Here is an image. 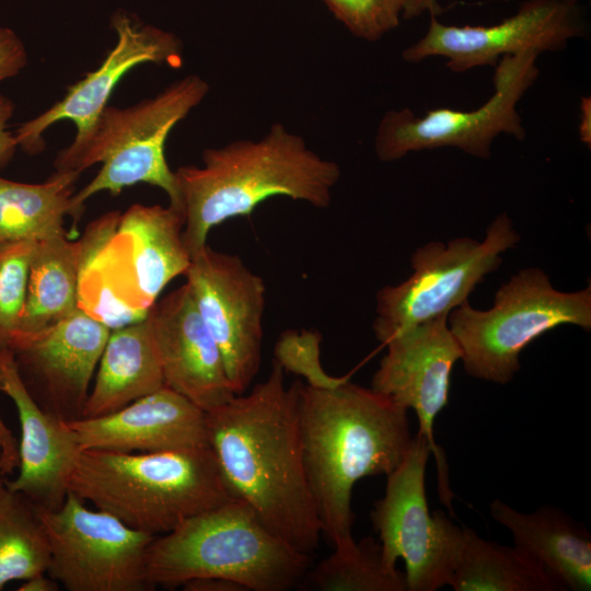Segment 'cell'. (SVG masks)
Segmentation results:
<instances>
[{
  "label": "cell",
  "instance_id": "obj_1",
  "mask_svg": "<svg viewBox=\"0 0 591 591\" xmlns=\"http://www.w3.org/2000/svg\"><path fill=\"white\" fill-rule=\"evenodd\" d=\"M300 382L287 387L283 368L275 361L248 394L206 412V429L232 494L274 535L312 556L322 531L303 464Z\"/></svg>",
  "mask_w": 591,
  "mask_h": 591
},
{
  "label": "cell",
  "instance_id": "obj_2",
  "mask_svg": "<svg viewBox=\"0 0 591 591\" xmlns=\"http://www.w3.org/2000/svg\"><path fill=\"white\" fill-rule=\"evenodd\" d=\"M299 426L303 464L322 534L334 551L354 547L351 494L367 476L389 475L413 437L407 409L371 387L349 381L333 387L300 382Z\"/></svg>",
  "mask_w": 591,
  "mask_h": 591
},
{
  "label": "cell",
  "instance_id": "obj_3",
  "mask_svg": "<svg viewBox=\"0 0 591 591\" xmlns=\"http://www.w3.org/2000/svg\"><path fill=\"white\" fill-rule=\"evenodd\" d=\"M340 174L337 163L320 157L281 124L258 140L205 150L202 166L175 171L185 215L183 241L190 258L207 246L213 227L248 216L269 197L327 208Z\"/></svg>",
  "mask_w": 591,
  "mask_h": 591
},
{
  "label": "cell",
  "instance_id": "obj_4",
  "mask_svg": "<svg viewBox=\"0 0 591 591\" xmlns=\"http://www.w3.org/2000/svg\"><path fill=\"white\" fill-rule=\"evenodd\" d=\"M68 491L153 536L237 499L209 447L134 453L81 450Z\"/></svg>",
  "mask_w": 591,
  "mask_h": 591
},
{
  "label": "cell",
  "instance_id": "obj_5",
  "mask_svg": "<svg viewBox=\"0 0 591 591\" xmlns=\"http://www.w3.org/2000/svg\"><path fill=\"white\" fill-rule=\"evenodd\" d=\"M310 560L268 531L246 502L233 499L155 536L146 571L152 589L219 577L247 591H288L298 588Z\"/></svg>",
  "mask_w": 591,
  "mask_h": 591
},
{
  "label": "cell",
  "instance_id": "obj_6",
  "mask_svg": "<svg viewBox=\"0 0 591 591\" xmlns=\"http://www.w3.org/2000/svg\"><path fill=\"white\" fill-rule=\"evenodd\" d=\"M208 91L202 78L189 74L134 106L107 105L89 139L77 149L65 148L54 161L56 171L79 174L102 163L95 177L72 196L73 220L80 218L85 200L96 193L117 195L138 183L162 188L170 206L184 213L175 172L165 159V142L174 126L201 103Z\"/></svg>",
  "mask_w": 591,
  "mask_h": 591
},
{
  "label": "cell",
  "instance_id": "obj_7",
  "mask_svg": "<svg viewBox=\"0 0 591 591\" xmlns=\"http://www.w3.org/2000/svg\"><path fill=\"white\" fill-rule=\"evenodd\" d=\"M461 348L465 372L475 379L507 384L520 369V354L560 325L591 329V288L556 290L540 268H525L502 285L489 310L464 302L448 315Z\"/></svg>",
  "mask_w": 591,
  "mask_h": 591
},
{
  "label": "cell",
  "instance_id": "obj_8",
  "mask_svg": "<svg viewBox=\"0 0 591 591\" xmlns=\"http://www.w3.org/2000/svg\"><path fill=\"white\" fill-rule=\"evenodd\" d=\"M184 224V213L170 205L130 206L81 269L78 296L149 313L164 287L190 265Z\"/></svg>",
  "mask_w": 591,
  "mask_h": 591
},
{
  "label": "cell",
  "instance_id": "obj_9",
  "mask_svg": "<svg viewBox=\"0 0 591 591\" xmlns=\"http://www.w3.org/2000/svg\"><path fill=\"white\" fill-rule=\"evenodd\" d=\"M519 239L511 219L502 213L488 225L483 242L456 237L447 244L432 241L418 247L410 257L413 274L376 294L373 331L378 340L385 344L408 327L449 315L499 267L501 254Z\"/></svg>",
  "mask_w": 591,
  "mask_h": 591
},
{
  "label": "cell",
  "instance_id": "obj_10",
  "mask_svg": "<svg viewBox=\"0 0 591 591\" xmlns=\"http://www.w3.org/2000/svg\"><path fill=\"white\" fill-rule=\"evenodd\" d=\"M538 55L529 50L501 57L495 66V91L476 109L433 108L421 117L409 108L389 111L380 121L374 140L378 158L391 162L409 152L453 147L488 159L491 144L500 134L524 139L517 104L538 76Z\"/></svg>",
  "mask_w": 591,
  "mask_h": 591
},
{
  "label": "cell",
  "instance_id": "obj_11",
  "mask_svg": "<svg viewBox=\"0 0 591 591\" xmlns=\"http://www.w3.org/2000/svg\"><path fill=\"white\" fill-rule=\"evenodd\" d=\"M36 508V507H35ZM49 544L47 573L67 591H147V551L155 537L68 491L53 510L36 508Z\"/></svg>",
  "mask_w": 591,
  "mask_h": 591
},
{
  "label": "cell",
  "instance_id": "obj_12",
  "mask_svg": "<svg viewBox=\"0 0 591 591\" xmlns=\"http://www.w3.org/2000/svg\"><path fill=\"white\" fill-rule=\"evenodd\" d=\"M431 454L426 438L413 437L402 463L386 475L384 496L374 502L371 520L385 563L405 561L408 591L448 586L461 547L463 528L440 510L429 513L425 474Z\"/></svg>",
  "mask_w": 591,
  "mask_h": 591
},
{
  "label": "cell",
  "instance_id": "obj_13",
  "mask_svg": "<svg viewBox=\"0 0 591 591\" xmlns=\"http://www.w3.org/2000/svg\"><path fill=\"white\" fill-rule=\"evenodd\" d=\"M185 276L232 389L243 394L262 362L265 283L237 255L208 245L192 258Z\"/></svg>",
  "mask_w": 591,
  "mask_h": 591
},
{
  "label": "cell",
  "instance_id": "obj_14",
  "mask_svg": "<svg viewBox=\"0 0 591 591\" xmlns=\"http://www.w3.org/2000/svg\"><path fill=\"white\" fill-rule=\"evenodd\" d=\"M385 345L387 352L373 374L371 389L416 413L417 433L426 438L436 457L440 500L453 514L448 464L433 436L436 417L449 402L452 369L462 356L448 315L408 327Z\"/></svg>",
  "mask_w": 591,
  "mask_h": 591
},
{
  "label": "cell",
  "instance_id": "obj_15",
  "mask_svg": "<svg viewBox=\"0 0 591 591\" xmlns=\"http://www.w3.org/2000/svg\"><path fill=\"white\" fill-rule=\"evenodd\" d=\"M586 33L578 5L563 0H526L518 12L490 26H455L430 16L427 33L403 51L409 62L444 57L448 68L463 72L477 67H495L507 55L564 49L568 42Z\"/></svg>",
  "mask_w": 591,
  "mask_h": 591
},
{
  "label": "cell",
  "instance_id": "obj_16",
  "mask_svg": "<svg viewBox=\"0 0 591 591\" xmlns=\"http://www.w3.org/2000/svg\"><path fill=\"white\" fill-rule=\"evenodd\" d=\"M111 328L78 308L37 333L15 335L9 349L27 391L63 421L82 417Z\"/></svg>",
  "mask_w": 591,
  "mask_h": 591
},
{
  "label": "cell",
  "instance_id": "obj_17",
  "mask_svg": "<svg viewBox=\"0 0 591 591\" xmlns=\"http://www.w3.org/2000/svg\"><path fill=\"white\" fill-rule=\"evenodd\" d=\"M111 22L117 39L102 65L70 85L60 101L14 132L18 146L26 153L42 152L43 134L60 120H71L77 127L76 137L67 149L82 146L94 130L115 86L138 65L181 67L182 43L173 33L146 24L126 11L115 12Z\"/></svg>",
  "mask_w": 591,
  "mask_h": 591
},
{
  "label": "cell",
  "instance_id": "obj_18",
  "mask_svg": "<svg viewBox=\"0 0 591 591\" xmlns=\"http://www.w3.org/2000/svg\"><path fill=\"white\" fill-rule=\"evenodd\" d=\"M164 385L209 412L236 395L221 351L204 323L187 283L148 313Z\"/></svg>",
  "mask_w": 591,
  "mask_h": 591
},
{
  "label": "cell",
  "instance_id": "obj_19",
  "mask_svg": "<svg viewBox=\"0 0 591 591\" xmlns=\"http://www.w3.org/2000/svg\"><path fill=\"white\" fill-rule=\"evenodd\" d=\"M0 392L15 405L20 428L19 472L7 486L39 509L59 508L81 451L66 421L45 412L22 381L13 354L0 350Z\"/></svg>",
  "mask_w": 591,
  "mask_h": 591
},
{
  "label": "cell",
  "instance_id": "obj_20",
  "mask_svg": "<svg viewBox=\"0 0 591 591\" xmlns=\"http://www.w3.org/2000/svg\"><path fill=\"white\" fill-rule=\"evenodd\" d=\"M66 422L80 450L134 453L209 447L206 412L165 385L114 413Z\"/></svg>",
  "mask_w": 591,
  "mask_h": 591
},
{
  "label": "cell",
  "instance_id": "obj_21",
  "mask_svg": "<svg viewBox=\"0 0 591 591\" xmlns=\"http://www.w3.org/2000/svg\"><path fill=\"white\" fill-rule=\"evenodd\" d=\"M489 510L511 532L514 546L535 561L560 590L591 589V535L582 524L551 506L522 513L495 499Z\"/></svg>",
  "mask_w": 591,
  "mask_h": 591
},
{
  "label": "cell",
  "instance_id": "obj_22",
  "mask_svg": "<svg viewBox=\"0 0 591 591\" xmlns=\"http://www.w3.org/2000/svg\"><path fill=\"white\" fill-rule=\"evenodd\" d=\"M164 385L148 316L111 331L81 418L114 413Z\"/></svg>",
  "mask_w": 591,
  "mask_h": 591
},
{
  "label": "cell",
  "instance_id": "obj_23",
  "mask_svg": "<svg viewBox=\"0 0 591 591\" xmlns=\"http://www.w3.org/2000/svg\"><path fill=\"white\" fill-rule=\"evenodd\" d=\"M84 263L82 239L70 242L63 235L36 242L30 262L25 305L15 335L37 333L79 308L78 285Z\"/></svg>",
  "mask_w": 591,
  "mask_h": 591
},
{
  "label": "cell",
  "instance_id": "obj_24",
  "mask_svg": "<svg viewBox=\"0 0 591 591\" xmlns=\"http://www.w3.org/2000/svg\"><path fill=\"white\" fill-rule=\"evenodd\" d=\"M79 175L56 171L39 184L0 177V244L67 235L63 219L72 215L71 199Z\"/></svg>",
  "mask_w": 591,
  "mask_h": 591
},
{
  "label": "cell",
  "instance_id": "obj_25",
  "mask_svg": "<svg viewBox=\"0 0 591 591\" xmlns=\"http://www.w3.org/2000/svg\"><path fill=\"white\" fill-rule=\"evenodd\" d=\"M448 586L454 591H555L558 584L515 546L482 538L463 526Z\"/></svg>",
  "mask_w": 591,
  "mask_h": 591
},
{
  "label": "cell",
  "instance_id": "obj_26",
  "mask_svg": "<svg viewBox=\"0 0 591 591\" xmlns=\"http://www.w3.org/2000/svg\"><path fill=\"white\" fill-rule=\"evenodd\" d=\"M49 544L36 508L0 482V590L46 572Z\"/></svg>",
  "mask_w": 591,
  "mask_h": 591
},
{
  "label": "cell",
  "instance_id": "obj_27",
  "mask_svg": "<svg viewBox=\"0 0 591 591\" xmlns=\"http://www.w3.org/2000/svg\"><path fill=\"white\" fill-rule=\"evenodd\" d=\"M314 591H406L404 573L389 566L380 541L368 536L346 552L334 551L311 570L300 584Z\"/></svg>",
  "mask_w": 591,
  "mask_h": 591
},
{
  "label": "cell",
  "instance_id": "obj_28",
  "mask_svg": "<svg viewBox=\"0 0 591 591\" xmlns=\"http://www.w3.org/2000/svg\"><path fill=\"white\" fill-rule=\"evenodd\" d=\"M35 241L0 244V350L9 349L25 305Z\"/></svg>",
  "mask_w": 591,
  "mask_h": 591
},
{
  "label": "cell",
  "instance_id": "obj_29",
  "mask_svg": "<svg viewBox=\"0 0 591 591\" xmlns=\"http://www.w3.org/2000/svg\"><path fill=\"white\" fill-rule=\"evenodd\" d=\"M350 33L378 40L399 23L406 0H323Z\"/></svg>",
  "mask_w": 591,
  "mask_h": 591
},
{
  "label": "cell",
  "instance_id": "obj_30",
  "mask_svg": "<svg viewBox=\"0 0 591 591\" xmlns=\"http://www.w3.org/2000/svg\"><path fill=\"white\" fill-rule=\"evenodd\" d=\"M320 338L312 333L285 335L276 347V361L285 369L301 374L314 387H333L347 376L328 375L320 363Z\"/></svg>",
  "mask_w": 591,
  "mask_h": 591
},
{
  "label": "cell",
  "instance_id": "obj_31",
  "mask_svg": "<svg viewBox=\"0 0 591 591\" xmlns=\"http://www.w3.org/2000/svg\"><path fill=\"white\" fill-rule=\"evenodd\" d=\"M27 63V53L16 33L0 26V82L16 76Z\"/></svg>",
  "mask_w": 591,
  "mask_h": 591
},
{
  "label": "cell",
  "instance_id": "obj_32",
  "mask_svg": "<svg viewBox=\"0 0 591 591\" xmlns=\"http://www.w3.org/2000/svg\"><path fill=\"white\" fill-rule=\"evenodd\" d=\"M13 113V102L9 97L0 94V166L10 162L19 147L14 134L7 129L8 121Z\"/></svg>",
  "mask_w": 591,
  "mask_h": 591
},
{
  "label": "cell",
  "instance_id": "obj_33",
  "mask_svg": "<svg viewBox=\"0 0 591 591\" xmlns=\"http://www.w3.org/2000/svg\"><path fill=\"white\" fill-rule=\"evenodd\" d=\"M0 441H1V470L2 474L10 475L19 466V447L16 441L0 416Z\"/></svg>",
  "mask_w": 591,
  "mask_h": 591
},
{
  "label": "cell",
  "instance_id": "obj_34",
  "mask_svg": "<svg viewBox=\"0 0 591 591\" xmlns=\"http://www.w3.org/2000/svg\"><path fill=\"white\" fill-rule=\"evenodd\" d=\"M182 587L186 591H247L239 582L219 577L192 579Z\"/></svg>",
  "mask_w": 591,
  "mask_h": 591
},
{
  "label": "cell",
  "instance_id": "obj_35",
  "mask_svg": "<svg viewBox=\"0 0 591 591\" xmlns=\"http://www.w3.org/2000/svg\"><path fill=\"white\" fill-rule=\"evenodd\" d=\"M428 12L430 16H438L443 12L438 0H406L402 15L413 19Z\"/></svg>",
  "mask_w": 591,
  "mask_h": 591
},
{
  "label": "cell",
  "instance_id": "obj_36",
  "mask_svg": "<svg viewBox=\"0 0 591 591\" xmlns=\"http://www.w3.org/2000/svg\"><path fill=\"white\" fill-rule=\"evenodd\" d=\"M19 591H57L59 583L47 572L35 575L22 583Z\"/></svg>",
  "mask_w": 591,
  "mask_h": 591
},
{
  "label": "cell",
  "instance_id": "obj_37",
  "mask_svg": "<svg viewBox=\"0 0 591 591\" xmlns=\"http://www.w3.org/2000/svg\"><path fill=\"white\" fill-rule=\"evenodd\" d=\"M581 109H582V119H581V124H580V128H579V131H580V138L581 140L587 143L588 146H590L591 143V129H590V126H591V123H590V118H591V102H590V99H586L583 97L582 99V102H581Z\"/></svg>",
  "mask_w": 591,
  "mask_h": 591
},
{
  "label": "cell",
  "instance_id": "obj_38",
  "mask_svg": "<svg viewBox=\"0 0 591 591\" xmlns=\"http://www.w3.org/2000/svg\"><path fill=\"white\" fill-rule=\"evenodd\" d=\"M4 478L1 470V441H0V482Z\"/></svg>",
  "mask_w": 591,
  "mask_h": 591
},
{
  "label": "cell",
  "instance_id": "obj_39",
  "mask_svg": "<svg viewBox=\"0 0 591 591\" xmlns=\"http://www.w3.org/2000/svg\"><path fill=\"white\" fill-rule=\"evenodd\" d=\"M563 1L572 5H577L578 1L580 0H563Z\"/></svg>",
  "mask_w": 591,
  "mask_h": 591
}]
</instances>
